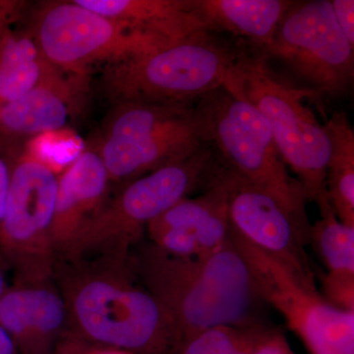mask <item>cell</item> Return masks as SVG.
Returning <instances> with one entry per match:
<instances>
[{"label": "cell", "mask_w": 354, "mask_h": 354, "mask_svg": "<svg viewBox=\"0 0 354 354\" xmlns=\"http://www.w3.org/2000/svg\"><path fill=\"white\" fill-rule=\"evenodd\" d=\"M68 333L86 344L133 354L174 353L169 318L127 259H57Z\"/></svg>", "instance_id": "6da1fadb"}, {"label": "cell", "mask_w": 354, "mask_h": 354, "mask_svg": "<svg viewBox=\"0 0 354 354\" xmlns=\"http://www.w3.org/2000/svg\"><path fill=\"white\" fill-rule=\"evenodd\" d=\"M129 261L140 283L169 318L176 349L213 328L259 326L254 311L260 298L232 241L201 258L178 257L140 241Z\"/></svg>", "instance_id": "7a4b0ae2"}, {"label": "cell", "mask_w": 354, "mask_h": 354, "mask_svg": "<svg viewBox=\"0 0 354 354\" xmlns=\"http://www.w3.org/2000/svg\"><path fill=\"white\" fill-rule=\"evenodd\" d=\"M239 48L223 87L241 97L267 120L281 158L304 188L307 201L326 191L330 144L325 124L305 104L318 94L278 80L262 51Z\"/></svg>", "instance_id": "3957f363"}, {"label": "cell", "mask_w": 354, "mask_h": 354, "mask_svg": "<svg viewBox=\"0 0 354 354\" xmlns=\"http://www.w3.org/2000/svg\"><path fill=\"white\" fill-rule=\"evenodd\" d=\"M216 158L209 143L185 160L121 186L71 248L57 259H127L151 221L195 190L203 189Z\"/></svg>", "instance_id": "277c9868"}, {"label": "cell", "mask_w": 354, "mask_h": 354, "mask_svg": "<svg viewBox=\"0 0 354 354\" xmlns=\"http://www.w3.org/2000/svg\"><path fill=\"white\" fill-rule=\"evenodd\" d=\"M211 143L196 101L114 104L99 150L111 183L124 185Z\"/></svg>", "instance_id": "5b68a950"}, {"label": "cell", "mask_w": 354, "mask_h": 354, "mask_svg": "<svg viewBox=\"0 0 354 354\" xmlns=\"http://www.w3.org/2000/svg\"><path fill=\"white\" fill-rule=\"evenodd\" d=\"M239 48L213 32L104 66L101 83L114 104L190 102L223 87Z\"/></svg>", "instance_id": "8992f818"}, {"label": "cell", "mask_w": 354, "mask_h": 354, "mask_svg": "<svg viewBox=\"0 0 354 354\" xmlns=\"http://www.w3.org/2000/svg\"><path fill=\"white\" fill-rule=\"evenodd\" d=\"M196 104L218 158L311 227L304 188L288 171L264 116L223 86Z\"/></svg>", "instance_id": "52a82bcc"}, {"label": "cell", "mask_w": 354, "mask_h": 354, "mask_svg": "<svg viewBox=\"0 0 354 354\" xmlns=\"http://www.w3.org/2000/svg\"><path fill=\"white\" fill-rule=\"evenodd\" d=\"M10 157V186L0 223V268L12 274L13 283L53 279L55 254L51 227L57 172L27 144Z\"/></svg>", "instance_id": "ba28073f"}, {"label": "cell", "mask_w": 354, "mask_h": 354, "mask_svg": "<svg viewBox=\"0 0 354 354\" xmlns=\"http://www.w3.org/2000/svg\"><path fill=\"white\" fill-rule=\"evenodd\" d=\"M28 24L50 64L83 78L94 65L118 64L167 48L74 1H50L29 11Z\"/></svg>", "instance_id": "9c48e42d"}, {"label": "cell", "mask_w": 354, "mask_h": 354, "mask_svg": "<svg viewBox=\"0 0 354 354\" xmlns=\"http://www.w3.org/2000/svg\"><path fill=\"white\" fill-rule=\"evenodd\" d=\"M230 241L245 261L261 300L283 317L309 354H354V311L330 304L315 285L230 228Z\"/></svg>", "instance_id": "30bf717a"}, {"label": "cell", "mask_w": 354, "mask_h": 354, "mask_svg": "<svg viewBox=\"0 0 354 354\" xmlns=\"http://www.w3.org/2000/svg\"><path fill=\"white\" fill-rule=\"evenodd\" d=\"M265 55L288 65L319 95L339 97L353 86L354 46L335 19L330 0L295 1Z\"/></svg>", "instance_id": "8fae6325"}, {"label": "cell", "mask_w": 354, "mask_h": 354, "mask_svg": "<svg viewBox=\"0 0 354 354\" xmlns=\"http://www.w3.org/2000/svg\"><path fill=\"white\" fill-rule=\"evenodd\" d=\"M204 186L220 195L232 232L279 261L305 283L315 285L304 249L311 227H305L274 197L225 165L218 153Z\"/></svg>", "instance_id": "7c38bea8"}, {"label": "cell", "mask_w": 354, "mask_h": 354, "mask_svg": "<svg viewBox=\"0 0 354 354\" xmlns=\"http://www.w3.org/2000/svg\"><path fill=\"white\" fill-rule=\"evenodd\" d=\"M0 326L20 354H55L68 333V323L55 279L8 286L0 302Z\"/></svg>", "instance_id": "4fadbf2b"}, {"label": "cell", "mask_w": 354, "mask_h": 354, "mask_svg": "<svg viewBox=\"0 0 354 354\" xmlns=\"http://www.w3.org/2000/svg\"><path fill=\"white\" fill-rule=\"evenodd\" d=\"M111 183L102 158L93 150L79 155L58 176L51 227L55 259L71 248L88 223L108 201Z\"/></svg>", "instance_id": "5bb4252c"}, {"label": "cell", "mask_w": 354, "mask_h": 354, "mask_svg": "<svg viewBox=\"0 0 354 354\" xmlns=\"http://www.w3.org/2000/svg\"><path fill=\"white\" fill-rule=\"evenodd\" d=\"M57 67L50 71L28 94L0 108V148L6 153L22 148L44 133L66 127L72 115L75 86Z\"/></svg>", "instance_id": "9a60e30c"}, {"label": "cell", "mask_w": 354, "mask_h": 354, "mask_svg": "<svg viewBox=\"0 0 354 354\" xmlns=\"http://www.w3.org/2000/svg\"><path fill=\"white\" fill-rule=\"evenodd\" d=\"M79 4L167 46L212 32L191 0H76ZM214 34V32H213Z\"/></svg>", "instance_id": "2e32d148"}, {"label": "cell", "mask_w": 354, "mask_h": 354, "mask_svg": "<svg viewBox=\"0 0 354 354\" xmlns=\"http://www.w3.org/2000/svg\"><path fill=\"white\" fill-rule=\"evenodd\" d=\"M315 203L320 218L310 227L309 241L327 270L323 297L339 308L354 311V227L337 218L327 192Z\"/></svg>", "instance_id": "e0dca14e"}, {"label": "cell", "mask_w": 354, "mask_h": 354, "mask_svg": "<svg viewBox=\"0 0 354 354\" xmlns=\"http://www.w3.org/2000/svg\"><path fill=\"white\" fill-rule=\"evenodd\" d=\"M295 1L286 0H191L199 19L212 32H230L265 53L279 23Z\"/></svg>", "instance_id": "ac0fdd59"}, {"label": "cell", "mask_w": 354, "mask_h": 354, "mask_svg": "<svg viewBox=\"0 0 354 354\" xmlns=\"http://www.w3.org/2000/svg\"><path fill=\"white\" fill-rule=\"evenodd\" d=\"M26 12L0 41V108L28 94L53 66L32 36Z\"/></svg>", "instance_id": "d6986e66"}, {"label": "cell", "mask_w": 354, "mask_h": 354, "mask_svg": "<svg viewBox=\"0 0 354 354\" xmlns=\"http://www.w3.org/2000/svg\"><path fill=\"white\" fill-rule=\"evenodd\" d=\"M324 124L330 144L326 192L337 218L354 227L353 127L344 111H335Z\"/></svg>", "instance_id": "ffe728a7"}, {"label": "cell", "mask_w": 354, "mask_h": 354, "mask_svg": "<svg viewBox=\"0 0 354 354\" xmlns=\"http://www.w3.org/2000/svg\"><path fill=\"white\" fill-rule=\"evenodd\" d=\"M255 327H216L204 330L179 344L174 354H237Z\"/></svg>", "instance_id": "44dd1931"}, {"label": "cell", "mask_w": 354, "mask_h": 354, "mask_svg": "<svg viewBox=\"0 0 354 354\" xmlns=\"http://www.w3.org/2000/svg\"><path fill=\"white\" fill-rule=\"evenodd\" d=\"M333 11L339 27L349 43L354 46V1L353 0H333Z\"/></svg>", "instance_id": "7402d4cb"}, {"label": "cell", "mask_w": 354, "mask_h": 354, "mask_svg": "<svg viewBox=\"0 0 354 354\" xmlns=\"http://www.w3.org/2000/svg\"><path fill=\"white\" fill-rule=\"evenodd\" d=\"M28 4L21 0H0V41L7 30L27 11Z\"/></svg>", "instance_id": "603a6c76"}, {"label": "cell", "mask_w": 354, "mask_h": 354, "mask_svg": "<svg viewBox=\"0 0 354 354\" xmlns=\"http://www.w3.org/2000/svg\"><path fill=\"white\" fill-rule=\"evenodd\" d=\"M11 179V157L0 148V223L6 214Z\"/></svg>", "instance_id": "cb8c5ba5"}, {"label": "cell", "mask_w": 354, "mask_h": 354, "mask_svg": "<svg viewBox=\"0 0 354 354\" xmlns=\"http://www.w3.org/2000/svg\"><path fill=\"white\" fill-rule=\"evenodd\" d=\"M292 353L285 337L270 330L253 354H290Z\"/></svg>", "instance_id": "d4e9b609"}, {"label": "cell", "mask_w": 354, "mask_h": 354, "mask_svg": "<svg viewBox=\"0 0 354 354\" xmlns=\"http://www.w3.org/2000/svg\"><path fill=\"white\" fill-rule=\"evenodd\" d=\"M0 354H20L15 342L0 326Z\"/></svg>", "instance_id": "484cf974"}, {"label": "cell", "mask_w": 354, "mask_h": 354, "mask_svg": "<svg viewBox=\"0 0 354 354\" xmlns=\"http://www.w3.org/2000/svg\"><path fill=\"white\" fill-rule=\"evenodd\" d=\"M7 288L8 286H7L6 279H4V272L2 271L1 268H0V302H1L2 297H3Z\"/></svg>", "instance_id": "4316f807"}]
</instances>
